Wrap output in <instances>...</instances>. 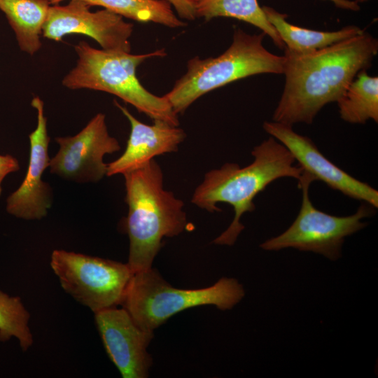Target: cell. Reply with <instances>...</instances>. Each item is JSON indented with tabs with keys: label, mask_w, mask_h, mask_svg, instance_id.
<instances>
[{
	"label": "cell",
	"mask_w": 378,
	"mask_h": 378,
	"mask_svg": "<svg viewBox=\"0 0 378 378\" xmlns=\"http://www.w3.org/2000/svg\"><path fill=\"white\" fill-rule=\"evenodd\" d=\"M251 155L253 160L247 166L227 162L206 173L192 195V203L211 213L221 211L218 203H227L233 207L234 218L213 241L216 244L232 246L235 243L244 229L240 221L241 216L255 210V197L267 186L281 178L298 180L303 172L298 164H295L288 150L272 136L255 146Z\"/></svg>",
	"instance_id": "obj_2"
},
{
	"label": "cell",
	"mask_w": 378,
	"mask_h": 378,
	"mask_svg": "<svg viewBox=\"0 0 378 378\" xmlns=\"http://www.w3.org/2000/svg\"><path fill=\"white\" fill-rule=\"evenodd\" d=\"M298 181V188L302 190V203L296 218L285 232L267 239L260 246L266 251L295 248L335 260L341 257L345 237L364 228L368 223L362 220L373 216L376 208L364 202L349 216L326 214L317 209L309 198V186L315 181L313 176L303 171Z\"/></svg>",
	"instance_id": "obj_7"
},
{
	"label": "cell",
	"mask_w": 378,
	"mask_h": 378,
	"mask_svg": "<svg viewBox=\"0 0 378 378\" xmlns=\"http://www.w3.org/2000/svg\"><path fill=\"white\" fill-rule=\"evenodd\" d=\"M176 10L178 16L185 20H195L192 0H167Z\"/></svg>",
	"instance_id": "obj_22"
},
{
	"label": "cell",
	"mask_w": 378,
	"mask_h": 378,
	"mask_svg": "<svg viewBox=\"0 0 378 378\" xmlns=\"http://www.w3.org/2000/svg\"><path fill=\"white\" fill-rule=\"evenodd\" d=\"M337 100L340 118L353 124L378 122V77L360 71Z\"/></svg>",
	"instance_id": "obj_18"
},
{
	"label": "cell",
	"mask_w": 378,
	"mask_h": 378,
	"mask_svg": "<svg viewBox=\"0 0 378 378\" xmlns=\"http://www.w3.org/2000/svg\"><path fill=\"white\" fill-rule=\"evenodd\" d=\"M57 4L65 0H48ZM91 6H99L122 17L138 22H153L169 27L186 25L174 14L167 0H80Z\"/></svg>",
	"instance_id": "obj_19"
},
{
	"label": "cell",
	"mask_w": 378,
	"mask_h": 378,
	"mask_svg": "<svg viewBox=\"0 0 378 378\" xmlns=\"http://www.w3.org/2000/svg\"><path fill=\"white\" fill-rule=\"evenodd\" d=\"M50 264L62 288L94 313L120 304L134 274L127 263L61 249Z\"/></svg>",
	"instance_id": "obj_8"
},
{
	"label": "cell",
	"mask_w": 378,
	"mask_h": 378,
	"mask_svg": "<svg viewBox=\"0 0 378 378\" xmlns=\"http://www.w3.org/2000/svg\"><path fill=\"white\" fill-rule=\"evenodd\" d=\"M325 1V0H324ZM339 8L357 11L360 10V6L356 1L351 0H329Z\"/></svg>",
	"instance_id": "obj_23"
},
{
	"label": "cell",
	"mask_w": 378,
	"mask_h": 378,
	"mask_svg": "<svg viewBox=\"0 0 378 378\" xmlns=\"http://www.w3.org/2000/svg\"><path fill=\"white\" fill-rule=\"evenodd\" d=\"M94 314L95 323L106 351L123 378H146L152 365L147 347L153 331L141 329L123 307Z\"/></svg>",
	"instance_id": "obj_12"
},
{
	"label": "cell",
	"mask_w": 378,
	"mask_h": 378,
	"mask_svg": "<svg viewBox=\"0 0 378 378\" xmlns=\"http://www.w3.org/2000/svg\"><path fill=\"white\" fill-rule=\"evenodd\" d=\"M31 104L37 111V126L29 135L28 169L20 187L8 197L6 210L17 218L39 220L47 215L52 202L51 188L42 178L50 161L48 155L50 137L43 101L35 97Z\"/></svg>",
	"instance_id": "obj_13"
},
{
	"label": "cell",
	"mask_w": 378,
	"mask_h": 378,
	"mask_svg": "<svg viewBox=\"0 0 378 378\" xmlns=\"http://www.w3.org/2000/svg\"><path fill=\"white\" fill-rule=\"evenodd\" d=\"M90 8L80 0L50 6L43 36L58 41L66 34H80L95 40L104 50L130 52L133 24L107 9L92 12Z\"/></svg>",
	"instance_id": "obj_10"
},
{
	"label": "cell",
	"mask_w": 378,
	"mask_h": 378,
	"mask_svg": "<svg viewBox=\"0 0 378 378\" xmlns=\"http://www.w3.org/2000/svg\"><path fill=\"white\" fill-rule=\"evenodd\" d=\"M55 141L59 150L50 159V173L81 183H96L106 176L104 157L120 149L118 141L108 132L103 113H97L77 134L57 137Z\"/></svg>",
	"instance_id": "obj_9"
},
{
	"label": "cell",
	"mask_w": 378,
	"mask_h": 378,
	"mask_svg": "<svg viewBox=\"0 0 378 378\" xmlns=\"http://www.w3.org/2000/svg\"><path fill=\"white\" fill-rule=\"evenodd\" d=\"M123 176L128 206L127 264L135 273L152 267L163 238L180 234L188 223L184 203L164 188L163 173L154 159Z\"/></svg>",
	"instance_id": "obj_3"
},
{
	"label": "cell",
	"mask_w": 378,
	"mask_h": 378,
	"mask_svg": "<svg viewBox=\"0 0 378 378\" xmlns=\"http://www.w3.org/2000/svg\"><path fill=\"white\" fill-rule=\"evenodd\" d=\"M238 281L223 277L198 289L176 288L152 267L134 273L121 302L141 329L153 331L178 312L202 305L232 309L244 296Z\"/></svg>",
	"instance_id": "obj_6"
},
{
	"label": "cell",
	"mask_w": 378,
	"mask_h": 378,
	"mask_svg": "<svg viewBox=\"0 0 378 378\" xmlns=\"http://www.w3.org/2000/svg\"><path fill=\"white\" fill-rule=\"evenodd\" d=\"M265 35L237 29L231 45L220 55L189 59L186 73L164 95L173 111L182 113L203 94L237 80L260 74H283L285 57L265 48Z\"/></svg>",
	"instance_id": "obj_5"
},
{
	"label": "cell",
	"mask_w": 378,
	"mask_h": 378,
	"mask_svg": "<svg viewBox=\"0 0 378 378\" xmlns=\"http://www.w3.org/2000/svg\"><path fill=\"white\" fill-rule=\"evenodd\" d=\"M115 105L128 119L131 130L123 153L107 164V176L125 174L137 169L155 157L178 150L184 141L186 133L178 126L155 120L146 125L137 120L127 108L115 100Z\"/></svg>",
	"instance_id": "obj_14"
},
{
	"label": "cell",
	"mask_w": 378,
	"mask_h": 378,
	"mask_svg": "<svg viewBox=\"0 0 378 378\" xmlns=\"http://www.w3.org/2000/svg\"><path fill=\"white\" fill-rule=\"evenodd\" d=\"M368 1H369V0H356V1L357 3H363V2H366Z\"/></svg>",
	"instance_id": "obj_24"
},
{
	"label": "cell",
	"mask_w": 378,
	"mask_h": 378,
	"mask_svg": "<svg viewBox=\"0 0 378 378\" xmlns=\"http://www.w3.org/2000/svg\"><path fill=\"white\" fill-rule=\"evenodd\" d=\"M20 169L18 160L10 155H0V195L1 193V182L8 174Z\"/></svg>",
	"instance_id": "obj_21"
},
{
	"label": "cell",
	"mask_w": 378,
	"mask_h": 378,
	"mask_svg": "<svg viewBox=\"0 0 378 378\" xmlns=\"http://www.w3.org/2000/svg\"><path fill=\"white\" fill-rule=\"evenodd\" d=\"M75 50L76 66L62 80L69 89H90L106 92L134 106L153 120L178 126V115L167 99L148 91L136 75V68L147 59L166 55L164 49L141 55L97 49L80 41Z\"/></svg>",
	"instance_id": "obj_4"
},
{
	"label": "cell",
	"mask_w": 378,
	"mask_h": 378,
	"mask_svg": "<svg viewBox=\"0 0 378 378\" xmlns=\"http://www.w3.org/2000/svg\"><path fill=\"white\" fill-rule=\"evenodd\" d=\"M195 18L209 20L227 17L248 22L268 35L281 49L285 46L272 24L267 19L258 0H192Z\"/></svg>",
	"instance_id": "obj_17"
},
{
	"label": "cell",
	"mask_w": 378,
	"mask_h": 378,
	"mask_svg": "<svg viewBox=\"0 0 378 378\" xmlns=\"http://www.w3.org/2000/svg\"><path fill=\"white\" fill-rule=\"evenodd\" d=\"M48 0H0L20 49L33 55L41 46L40 36L50 6Z\"/></svg>",
	"instance_id": "obj_16"
},
{
	"label": "cell",
	"mask_w": 378,
	"mask_h": 378,
	"mask_svg": "<svg viewBox=\"0 0 378 378\" xmlns=\"http://www.w3.org/2000/svg\"><path fill=\"white\" fill-rule=\"evenodd\" d=\"M29 316L20 298L0 290V342L15 337L24 351L31 347L33 336L29 327Z\"/></svg>",
	"instance_id": "obj_20"
},
{
	"label": "cell",
	"mask_w": 378,
	"mask_h": 378,
	"mask_svg": "<svg viewBox=\"0 0 378 378\" xmlns=\"http://www.w3.org/2000/svg\"><path fill=\"white\" fill-rule=\"evenodd\" d=\"M262 127L288 150L298 164L315 181L319 180L350 198L378 207V191L332 163L309 137L298 134L290 125L274 121H265Z\"/></svg>",
	"instance_id": "obj_11"
},
{
	"label": "cell",
	"mask_w": 378,
	"mask_h": 378,
	"mask_svg": "<svg viewBox=\"0 0 378 378\" xmlns=\"http://www.w3.org/2000/svg\"><path fill=\"white\" fill-rule=\"evenodd\" d=\"M285 85L272 120L311 124L321 109L337 100L357 74L378 52V41L365 31L321 50L298 53L284 49Z\"/></svg>",
	"instance_id": "obj_1"
},
{
	"label": "cell",
	"mask_w": 378,
	"mask_h": 378,
	"mask_svg": "<svg viewBox=\"0 0 378 378\" xmlns=\"http://www.w3.org/2000/svg\"><path fill=\"white\" fill-rule=\"evenodd\" d=\"M268 21L274 27L289 51L304 53L321 50L361 34L364 30L349 25L337 31H325L300 27L289 23L287 15L270 6L262 7Z\"/></svg>",
	"instance_id": "obj_15"
}]
</instances>
